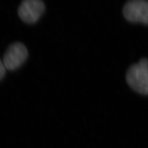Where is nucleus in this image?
I'll return each mask as SVG.
<instances>
[{"instance_id":"nucleus-2","label":"nucleus","mask_w":148,"mask_h":148,"mask_svg":"<svg viewBox=\"0 0 148 148\" xmlns=\"http://www.w3.org/2000/svg\"><path fill=\"white\" fill-rule=\"evenodd\" d=\"M28 52L25 46L21 42L11 44L3 57V63L6 69L13 71L19 68L27 60Z\"/></svg>"},{"instance_id":"nucleus-3","label":"nucleus","mask_w":148,"mask_h":148,"mask_svg":"<svg viewBox=\"0 0 148 148\" xmlns=\"http://www.w3.org/2000/svg\"><path fill=\"white\" fill-rule=\"evenodd\" d=\"M125 18L131 22L148 24V0H130L123 8Z\"/></svg>"},{"instance_id":"nucleus-5","label":"nucleus","mask_w":148,"mask_h":148,"mask_svg":"<svg viewBox=\"0 0 148 148\" xmlns=\"http://www.w3.org/2000/svg\"><path fill=\"white\" fill-rule=\"evenodd\" d=\"M5 65L0 59V81L2 79L5 74Z\"/></svg>"},{"instance_id":"nucleus-1","label":"nucleus","mask_w":148,"mask_h":148,"mask_svg":"<svg viewBox=\"0 0 148 148\" xmlns=\"http://www.w3.org/2000/svg\"><path fill=\"white\" fill-rule=\"evenodd\" d=\"M126 81L128 84L138 93L148 95V60L141 59L127 70Z\"/></svg>"},{"instance_id":"nucleus-4","label":"nucleus","mask_w":148,"mask_h":148,"mask_svg":"<svg viewBox=\"0 0 148 148\" xmlns=\"http://www.w3.org/2000/svg\"><path fill=\"white\" fill-rule=\"evenodd\" d=\"M45 10V5L41 0H24L18 7V12L23 21L33 24L36 23Z\"/></svg>"}]
</instances>
